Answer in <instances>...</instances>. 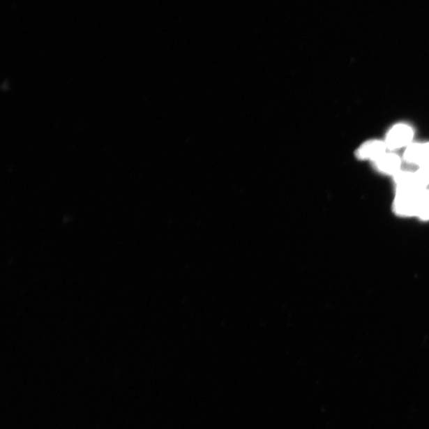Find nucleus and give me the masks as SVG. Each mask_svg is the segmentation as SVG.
<instances>
[{"mask_svg":"<svg viewBox=\"0 0 429 429\" xmlns=\"http://www.w3.org/2000/svg\"><path fill=\"white\" fill-rule=\"evenodd\" d=\"M425 190L405 188V190L396 191V197L393 203V213L402 217H417L420 210L422 194Z\"/></svg>","mask_w":429,"mask_h":429,"instance_id":"1","label":"nucleus"},{"mask_svg":"<svg viewBox=\"0 0 429 429\" xmlns=\"http://www.w3.org/2000/svg\"><path fill=\"white\" fill-rule=\"evenodd\" d=\"M415 131L412 126L407 123H397L388 130L385 142L390 151L400 150L409 146L413 142Z\"/></svg>","mask_w":429,"mask_h":429,"instance_id":"2","label":"nucleus"},{"mask_svg":"<svg viewBox=\"0 0 429 429\" xmlns=\"http://www.w3.org/2000/svg\"><path fill=\"white\" fill-rule=\"evenodd\" d=\"M385 141L370 140L364 142L360 145L354 153V156L360 161H370L374 163L387 152Z\"/></svg>","mask_w":429,"mask_h":429,"instance_id":"3","label":"nucleus"},{"mask_svg":"<svg viewBox=\"0 0 429 429\" xmlns=\"http://www.w3.org/2000/svg\"><path fill=\"white\" fill-rule=\"evenodd\" d=\"M403 160L405 163L416 165L417 167L429 163V142H412L405 148Z\"/></svg>","mask_w":429,"mask_h":429,"instance_id":"4","label":"nucleus"},{"mask_svg":"<svg viewBox=\"0 0 429 429\" xmlns=\"http://www.w3.org/2000/svg\"><path fill=\"white\" fill-rule=\"evenodd\" d=\"M402 158L393 151L386 152L384 156L372 163L377 173L392 176L402 170Z\"/></svg>","mask_w":429,"mask_h":429,"instance_id":"5","label":"nucleus"},{"mask_svg":"<svg viewBox=\"0 0 429 429\" xmlns=\"http://www.w3.org/2000/svg\"><path fill=\"white\" fill-rule=\"evenodd\" d=\"M415 185L421 190L429 186V163L421 165L414 172Z\"/></svg>","mask_w":429,"mask_h":429,"instance_id":"6","label":"nucleus"},{"mask_svg":"<svg viewBox=\"0 0 429 429\" xmlns=\"http://www.w3.org/2000/svg\"><path fill=\"white\" fill-rule=\"evenodd\" d=\"M417 218L423 221L429 220V186L422 194L420 210Z\"/></svg>","mask_w":429,"mask_h":429,"instance_id":"7","label":"nucleus"}]
</instances>
